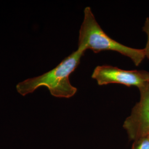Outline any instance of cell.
<instances>
[{"label":"cell","instance_id":"277c9868","mask_svg":"<svg viewBox=\"0 0 149 149\" xmlns=\"http://www.w3.org/2000/svg\"><path fill=\"white\" fill-rule=\"evenodd\" d=\"M139 91L140 101L123 124L130 138L135 141L149 134V84Z\"/></svg>","mask_w":149,"mask_h":149},{"label":"cell","instance_id":"8992f818","mask_svg":"<svg viewBox=\"0 0 149 149\" xmlns=\"http://www.w3.org/2000/svg\"><path fill=\"white\" fill-rule=\"evenodd\" d=\"M143 31L147 35V42L145 48H144V52L145 54V58L149 60V17H148L144 23L143 27Z\"/></svg>","mask_w":149,"mask_h":149},{"label":"cell","instance_id":"5b68a950","mask_svg":"<svg viewBox=\"0 0 149 149\" xmlns=\"http://www.w3.org/2000/svg\"><path fill=\"white\" fill-rule=\"evenodd\" d=\"M132 149H149V141L148 138L146 136L136 140Z\"/></svg>","mask_w":149,"mask_h":149},{"label":"cell","instance_id":"52a82bcc","mask_svg":"<svg viewBox=\"0 0 149 149\" xmlns=\"http://www.w3.org/2000/svg\"><path fill=\"white\" fill-rule=\"evenodd\" d=\"M146 137H147V138H148V140H149V135H147V136H146Z\"/></svg>","mask_w":149,"mask_h":149},{"label":"cell","instance_id":"6da1fadb","mask_svg":"<svg viewBox=\"0 0 149 149\" xmlns=\"http://www.w3.org/2000/svg\"><path fill=\"white\" fill-rule=\"evenodd\" d=\"M85 52L77 49L53 69L35 77L28 79L16 86L17 92L24 96L40 87H46L53 96L69 98L74 96L77 89L71 85L69 76L80 63Z\"/></svg>","mask_w":149,"mask_h":149},{"label":"cell","instance_id":"7a4b0ae2","mask_svg":"<svg viewBox=\"0 0 149 149\" xmlns=\"http://www.w3.org/2000/svg\"><path fill=\"white\" fill-rule=\"evenodd\" d=\"M85 52L90 49L94 53L102 51H114L132 60L138 66L145 58L144 49H135L124 45L109 37L96 21L90 7L84 10V17L80 27L78 48Z\"/></svg>","mask_w":149,"mask_h":149},{"label":"cell","instance_id":"3957f363","mask_svg":"<svg viewBox=\"0 0 149 149\" xmlns=\"http://www.w3.org/2000/svg\"><path fill=\"white\" fill-rule=\"evenodd\" d=\"M99 85L118 84L139 90L149 84V72L144 70H124L109 65L98 66L92 74Z\"/></svg>","mask_w":149,"mask_h":149}]
</instances>
